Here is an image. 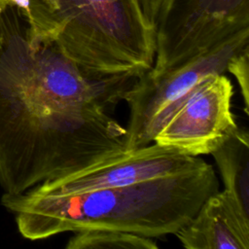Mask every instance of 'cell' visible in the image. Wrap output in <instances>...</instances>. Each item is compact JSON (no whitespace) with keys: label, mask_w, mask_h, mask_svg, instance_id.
Returning <instances> with one entry per match:
<instances>
[{"label":"cell","mask_w":249,"mask_h":249,"mask_svg":"<svg viewBox=\"0 0 249 249\" xmlns=\"http://www.w3.org/2000/svg\"><path fill=\"white\" fill-rule=\"evenodd\" d=\"M138 76H97L53 43H31L9 5L0 22V186L22 194L125 151L112 113Z\"/></svg>","instance_id":"1"},{"label":"cell","mask_w":249,"mask_h":249,"mask_svg":"<svg viewBox=\"0 0 249 249\" xmlns=\"http://www.w3.org/2000/svg\"><path fill=\"white\" fill-rule=\"evenodd\" d=\"M218 191L214 168L204 161L175 174L81 194L47 196L29 190L18 195L4 193L1 203L15 214L18 232L30 240L90 229L155 238L174 234Z\"/></svg>","instance_id":"2"},{"label":"cell","mask_w":249,"mask_h":249,"mask_svg":"<svg viewBox=\"0 0 249 249\" xmlns=\"http://www.w3.org/2000/svg\"><path fill=\"white\" fill-rule=\"evenodd\" d=\"M31 43H53L73 63L97 76L151 69L155 28L138 0H29Z\"/></svg>","instance_id":"3"},{"label":"cell","mask_w":249,"mask_h":249,"mask_svg":"<svg viewBox=\"0 0 249 249\" xmlns=\"http://www.w3.org/2000/svg\"><path fill=\"white\" fill-rule=\"evenodd\" d=\"M248 46L249 29L177 66L139 75L123 97L129 108L125 151L151 144L194 89L207 78L224 74L229 59Z\"/></svg>","instance_id":"4"},{"label":"cell","mask_w":249,"mask_h":249,"mask_svg":"<svg viewBox=\"0 0 249 249\" xmlns=\"http://www.w3.org/2000/svg\"><path fill=\"white\" fill-rule=\"evenodd\" d=\"M154 28L152 68L174 67L249 29V0H163Z\"/></svg>","instance_id":"5"},{"label":"cell","mask_w":249,"mask_h":249,"mask_svg":"<svg viewBox=\"0 0 249 249\" xmlns=\"http://www.w3.org/2000/svg\"><path fill=\"white\" fill-rule=\"evenodd\" d=\"M233 87L224 74L200 83L154 137L155 143L182 154H212L237 129L231 112Z\"/></svg>","instance_id":"6"},{"label":"cell","mask_w":249,"mask_h":249,"mask_svg":"<svg viewBox=\"0 0 249 249\" xmlns=\"http://www.w3.org/2000/svg\"><path fill=\"white\" fill-rule=\"evenodd\" d=\"M199 157L182 154L155 142L124 151L72 173L44 181L29 191L38 195L58 196L122 187L160 178L202 164Z\"/></svg>","instance_id":"7"},{"label":"cell","mask_w":249,"mask_h":249,"mask_svg":"<svg viewBox=\"0 0 249 249\" xmlns=\"http://www.w3.org/2000/svg\"><path fill=\"white\" fill-rule=\"evenodd\" d=\"M174 234L187 249H248L249 215L227 191H218Z\"/></svg>","instance_id":"8"},{"label":"cell","mask_w":249,"mask_h":249,"mask_svg":"<svg viewBox=\"0 0 249 249\" xmlns=\"http://www.w3.org/2000/svg\"><path fill=\"white\" fill-rule=\"evenodd\" d=\"M221 174L225 191L249 215V133L238 129L211 154Z\"/></svg>","instance_id":"9"},{"label":"cell","mask_w":249,"mask_h":249,"mask_svg":"<svg viewBox=\"0 0 249 249\" xmlns=\"http://www.w3.org/2000/svg\"><path fill=\"white\" fill-rule=\"evenodd\" d=\"M66 249H157L153 237L117 230L90 229L74 231Z\"/></svg>","instance_id":"10"},{"label":"cell","mask_w":249,"mask_h":249,"mask_svg":"<svg viewBox=\"0 0 249 249\" xmlns=\"http://www.w3.org/2000/svg\"><path fill=\"white\" fill-rule=\"evenodd\" d=\"M226 71L231 73L239 86L243 110L249 114V46L232 55L226 67Z\"/></svg>","instance_id":"11"},{"label":"cell","mask_w":249,"mask_h":249,"mask_svg":"<svg viewBox=\"0 0 249 249\" xmlns=\"http://www.w3.org/2000/svg\"><path fill=\"white\" fill-rule=\"evenodd\" d=\"M162 1L163 0H138L143 14L153 26H155Z\"/></svg>","instance_id":"12"},{"label":"cell","mask_w":249,"mask_h":249,"mask_svg":"<svg viewBox=\"0 0 249 249\" xmlns=\"http://www.w3.org/2000/svg\"><path fill=\"white\" fill-rule=\"evenodd\" d=\"M10 5L14 6L18 10L22 18L26 17L29 7V0H10Z\"/></svg>","instance_id":"13"},{"label":"cell","mask_w":249,"mask_h":249,"mask_svg":"<svg viewBox=\"0 0 249 249\" xmlns=\"http://www.w3.org/2000/svg\"><path fill=\"white\" fill-rule=\"evenodd\" d=\"M10 5L9 0H0V22H1V18L3 16L4 11L6 10V8Z\"/></svg>","instance_id":"14"},{"label":"cell","mask_w":249,"mask_h":249,"mask_svg":"<svg viewBox=\"0 0 249 249\" xmlns=\"http://www.w3.org/2000/svg\"><path fill=\"white\" fill-rule=\"evenodd\" d=\"M9 2H10V0H9Z\"/></svg>","instance_id":"15"}]
</instances>
